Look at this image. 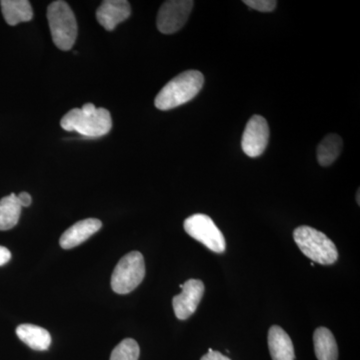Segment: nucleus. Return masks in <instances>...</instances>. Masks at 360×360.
Wrapping results in <instances>:
<instances>
[{
  "label": "nucleus",
  "instance_id": "nucleus-1",
  "mask_svg": "<svg viewBox=\"0 0 360 360\" xmlns=\"http://www.w3.org/2000/svg\"><path fill=\"white\" fill-rule=\"evenodd\" d=\"M205 84V77L198 70H187L165 85L155 97V104L160 110H170L189 103L200 94Z\"/></svg>",
  "mask_w": 360,
  "mask_h": 360
},
{
  "label": "nucleus",
  "instance_id": "nucleus-23",
  "mask_svg": "<svg viewBox=\"0 0 360 360\" xmlns=\"http://www.w3.org/2000/svg\"><path fill=\"white\" fill-rule=\"evenodd\" d=\"M357 202L359 203V191H357Z\"/></svg>",
  "mask_w": 360,
  "mask_h": 360
},
{
  "label": "nucleus",
  "instance_id": "nucleus-9",
  "mask_svg": "<svg viewBox=\"0 0 360 360\" xmlns=\"http://www.w3.org/2000/svg\"><path fill=\"white\" fill-rule=\"evenodd\" d=\"M180 295L174 296L172 300L174 314L180 321H186L198 309L203 295H205V284L200 279H189L181 284Z\"/></svg>",
  "mask_w": 360,
  "mask_h": 360
},
{
  "label": "nucleus",
  "instance_id": "nucleus-6",
  "mask_svg": "<svg viewBox=\"0 0 360 360\" xmlns=\"http://www.w3.org/2000/svg\"><path fill=\"white\" fill-rule=\"evenodd\" d=\"M184 231L213 252L221 253L226 248L224 234L208 215H191L184 221Z\"/></svg>",
  "mask_w": 360,
  "mask_h": 360
},
{
  "label": "nucleus",
  "instance_id": "nucleus-7",
  "mask_svg": "<svg viewBox=\"0 0 360 360\" xmlns=\"http://www.w3.org/2000/svg\"><path fill=\"white\" fill-rule=\"evenodd\" d=\"M194 2L193 0H169L161 6L156 18L158 30L165 34L179 32L186 25Z\"/></svg>",
  "mask_w": 360,
  "mask_h": 360
},
{
  "label": "nucleus",
  "instance_id": "nucleus-20",
  "mask_svg": "<svg viewBox=\"0 0 360 360\" xmlns=\"http://www.w3.org/2000/svg\"><path fill=\"white\" fill-rule=\"evenodd\" d=\"M200 360H231L229 357L224 356V354H220L219 352H214L210 348L207 354L203 355Z\"/></svg>",
  "mask_w": 360,
  "mask_h": 360
},
{
  "label": "nucleus",
  "instance_id": "nucleus-2",
  "mask_svg": "<svg viewBox=\"0 0 360 360\" xmlns=\"http://www.w3.org/2000/svg\"><path fill=\"white\" fill-rule=\"evenodd\" d=\"M47 20L56 46L70 51L77 37V20L70 6L63 0L52 2L47 7Z\"/></svg>",
  "mask_w": 360,
  "mask_h": 360
},
{
  "label": "nucleus",
  "instance_id": "nucleus-18",
  "mask_svg": "<svg viewBox=\"0 0 360 360\" xmlns=\"http://www.w3.org/2000/svg\"><path fill=\"white\" fill-rule=\"evenodd\" d=\"M141 349L132 338L122 340L111 352L110 360H139Z\"/></svg>",
  "mask_w": 360,
  "mask_h": 360
},
{
  "label": "nucleus",
  "instance_id": "nucleus-3",
  "mask_svg": "<svg viewBox=\"0 0 360 360\" xmlns=\"http://www.w3.org/2000/svg\"><path fill=\"white\" fill-rule=\"evenodd\" d=\"M293 238L303 255L312 262L330 265L338 260V248L323 232L310 226H300L293 232Z\"/></svg>",
  "mask_w": 360,
  "mask_h": 360
},
{
  "label": "nucleus",
  "instance_id": "nucleus-15",
  "mask_svg": "<svg viewBox=\"0 0 360 360\" xmlns=\"http://www.w3.org/2000/svg\"><path fill=\"white\" fill-rule=\"evenodd\" d=\"M314 352L319 360H338V347L333 333L326 328H319L314 335Z\"/></svg>",
  "mask_w": 360,
  "mask_h": 360
},
{
  "label": "nucleus",
  "instance_id": "nucleus-11",
  "mask_svg": "<svg viewBox=\"0 0 360 360\" xmlns=\"http://www.w3.org/2000/svg\"><path fill=\"white\" fill-rule=\"evenodd\" d=\"M103 226L101 220L96 219H87L80 220L66 229L65 233L59 239L60 246L65 250H71L77 248L86 241L90 236L96 234Z\"/></svg>",
  "mask_w": 360,
  "mask_h": 360
},
{
  "label": "nucleus",
  "instance_id": "nucleus-5",
  "mask_svg": "<svg viewBox=\"0 0 360 360\" xmlns=\"http://www.w3.org/2000/svg\"><path fill=\"white\" fill-rule=\"evenodd\" d=\"M146 276V262L139 251H131L120 260L111 276V288L117 295L134 291Z\"/></svg>",
  "mask_w": 360,
  "mask_h": 360
},
{
  "label": "nucleus",
  "instance_id": "nucleus-4",
  "mask_svg": "<svg viewBox=\"0 0 360 360\" xmlns=\"http://www.w3.org/2000/svg\"><path fill=\"white\" fill-rule=\"evenodd\" d=\"M60 125L66 131H75L86 137H101L110 131L112 120L105 108H96L94 112L73 108L63 116Z\"/></svg>",
  "mask_w": 360,
  "mask_h": 360
},
{
  "label": "nucleus",
  "instance_id": "nucleus-17",
  "mask_svg": "<svg viewBox=\"0 0 360 360\" xmlns=\"http://www.w3.org/2000/svg\"><path fill=\"white\" fill-rule=\"evenodd\" d=\"M342 150V139L340 135L328 134L322 139L317 148V160L321 167L333 165Z\"/></svg>",
  "mask_w": 360,
  "mask_h": 360
},
{
  "label": "nucleus",
  "instance_id": "nucleus-16",
  "mask_svg": "<svg viewBox=\"0 0 360 360\" xmlns=\"http://www.w3.org/2000/svg\"><path fill=\"white\" fill-rule=\"evenodd\" d=\"M21 208L16 194L11 193L0 200V231H9L18 224Z\"/></svg>",
  "mask_w": 360,
  "mask_h": 360
},
{
  "label": "nucleus",
  "instance_id": "nucleus-8",
  "mask_svg": "<svg viewBox=\"0 0 360 360\" xmlns=\"http://www.w3.org/2000/svg\"><path fill=\"white\" fill-rule=\"evenodd\" d=\"M269 139V127L266 120L253 115L246 124L241 141L243 153L250 158H258L264 153Z\"/></svg>",
  "mask_w": 360,
  "mask_h": 360
},
{
  "label": "nucleus",
  "instance_id": "nucleus-21",
  "mask_svg": "<svg viewBox=\"0 0 360 360\" xmlns=\"http://www.w3.org/2000/svg\"><path fill=\"white\" fill-rule=\"evenodd\" d=\"M16 196H18V200L21 207H28V206L32 205V198L30 193H21Z\"/></svg>",
  "mask_w": 360,
  "mask_h": 360
},
{
  "label": "nucleus",
  "instance_id": "nucleus-12",
  "mask_svg": "<svg viewBox=\"0 0 360 360\" xmlns=\"http://www.w3.org/2000/svg\"><path fill=\"white\" fill-rule=\"evenodd\" d=\"M269 347L272 360H295L292 341L281 326H274L270 328Z\"/></svg>",
  "mask_w": 360,
  "mask_h": 360
},
{
  "label": "nucleus",
  "instance_id": "nucleus-14",
  "mask_svg": "<svg viewBox=\"0 0 360 360\" xmlns=\"http://www.w3.org/2000/svg\"><path fill=\"white\" fill-rule=\"evenodd\" d=\"M0 6L7 25L14 26L32 20V7L27 0H2Z\"/></svg>",
  "mask_w": 360,
  "mask_h": 360
},
{
  "label": "nucleus",
  "instance_id": "nucleus-19",
  "mask_svg": "<svg viewBox=\"0 0 360 360\" xmlns=\"http://www.w3.org/2000/svg\"><path fill=\"white\" fill-rule=\"evenodd\" d=\"M243 4L262 13H271L277 6V1L274 0H245Z\"/></svg>",
  "mask_w": 360,
  "mask_h": 360
},
{
  "label": "nucleus",
  "instance_id": "nucleus-13",
  "mask_svg": "<svg viewBox=\"0 0 360 360\" xmlns=\"http://www.w3.org/2000/svg\"><path fill=\"white\" fill-rule=\"evenodd\" d=\"M16 335L23 343L32 349L44 352L51 345V335L46 329L34 324H20L16 328Z\"/></svg>",
  "mask_w": 360,
  "mask_h": 360
},
{
  "label": "nucleus",
  "instance_id": "nucleus-22",
  "mask_svg": "<svg viewBox=\"0 0 360 360\" xmlns=\"http://www.w3.org/2000/svg\"><path fill=\"white\" fill-rule=\"evenodd\" d=\"M11 252L4 246L0 245V266L6 264L11 260Z\"/></svg>",
  "mask_w": 360,
  "mask_h": 360
},
{
  "label": "nucleus",
  "instance_id": "nucleus-10",
  "mask_svg": "<svg viewBox=\"0 0 360 360\" xmlns=\"http://www.w3.org/2000/svg\"><path fill=\"white\" fill-rule=\"evenodd\" d=\"M131 14V7L127 0H105L96 11V18L104 30L112 32Z\"/></svg>",
  "mask_w": 360,
  "mask_h": 360
}]
</instances>
